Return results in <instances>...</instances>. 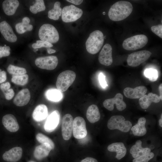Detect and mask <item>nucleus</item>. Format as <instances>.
<instances>
[{"label": "nucleus", "mask_w": 162, "mask_h": 162, "mask_svg": "<svg viewBox=\"0 0 162 162\" xmlns=\"http://www.w3.org/2000/svg\"><path fill=\"white\" fill-rule=\"evenodd\" d=\"M133 10L132 4L129 2L119 1L113 4L108 12L110 19L113 21L122 20L127 17Z\"/></svg>", "instance_id": "nucleus-1"}, {"label": "nucleus", "mask_w": 162, "mask_h": 162, "mask_svg": "<svg viewBox=\"0 0 162 162\" xmlns=\"http://www.w3.org/2000/svg\"><path fill=\"white\" fill-rule=\"evenodd\" d=\"M103 33L98 30H95L90 34L86 43V50L89 53H97L102 47L104 42Z\"/></svg>", "instance_id": "nucleus-2"}, {"label": "nucleus", "mask_w": 162, "mask_h": 162, "mask_svg": "<svg viewBox=\"0 0 162 162\" xmlns=\"http://www.w3.org/2000/svg\"><path fill=\"white\" fill-rule=\"evenodd\" d=\"M38 35L41 40L52 44L57 42L59 40V34L57 30L53 25L50 24L42 25L39 30Z\"/></svg>", "instance_id": "nucleus-3"}, {"label": "nucleus", "mask_w": 162, "mask_h": 162, "mask_svg": "<svg viewBox=\"0 0 162 162\" xmlns=\"http://www.w3.org/2000/svg\"><path fill=\"white\" fill-rule=\"evenodd\" d=\"M107 127L110 130H118L124 133L128 132L132 127L131 122L125 120L124 117L121 115L112 116L108 120Z\"/></svg>", "instance_id": "nucleus-4"}, {"label": "nucleus", "mask_w": 162, "mask_h": 162, "mask_svg": "<svg viewBox=\"0 0 162 162\" xmlns=\"http://www.w3.org/2000/svg\"><path fill=\"white\" fill-rule=\"evenodd\" d=\"M76 77V73L73 71L68 70L62 72L57 78V89L61 92L66 91L74 82Z\"/></svg>", "instance_id": "nucleus-5"}, {"label": "nucleus", "mask_w": 162, "mask_h": 162, "mask_svg": "<svg viewBox=\"0 0 162 162\" xmlns=\"http://www.w3.org/2000/svg\"><path fill=\"white\" fill-rule=\"evenodd\" d=\"M147 37L144 34H139L128 38L122 43L123 48L128 50H134L144 47L148 42Z\"/></svg>", "instance_id": "nucleus-6"}, {"label": "nucleus", "mask_w": 162, "mask_h": 162, "mask_svg": "<svg viewBox=\"0 0 162 162\" xmlns=\"http://www.w3.org/2000/svg\"><path fill=\"white\" fill-rule=\"evenodd\" d=\"M82 10L73 5L64 7L62 10V19L65 22L76 21L82 16Z\"/></svg>", "instance_id": "nucleus-7"}, {"label": "nucleus", "mask_w": 162, "mask_h": 162, "mask_svg": "<svg viewBox=\"0 0 162 162\" xmlns=\"http://www.w3.org/2000/svg\"><path fill=\"white\" fill-rule=\"evenodd\" d=\"M151 54V52L146 50L134 52L128 55L127 59V64L132 67L138 66L148 59Z\"/></svg>", "instance_id": "nucleus-8"}, {"label": "nucleus", "mask_w": 162, "mask_h": 162, "mask_svg": "<svg viewBox=\"0 0 162 162\" xmlns=\"http://www.w3.org/2000/svg\"><path fill=\"white\" fill-rule=\"evenodd\" d=\"M58 60L54 56L40 57L36 58L35 64L38 68L48 70L55 69L57 66Z\"/></svg>", "instance_id": "nucleus-9"}, {"label": "nucleus", "mask_w": 162, "mask_h": 162, "mask_svg": "<svg viewBox=\"0 0 162 162\" xmlns=\"http://www.w3.org/2000/svg\"><path fill=\"white\" fill-rule=\"evenodd\" d=\"M73 133L74 137L76 139H82L86 136L87 132L86 123L82 117L77 116L73 120Z\"/></svg>", "instance_id": "nucleus-10"}, {"label": "nucleus", "mask_w": 162, "mask_h": 162, "mask_svg": "<svg viewBox=\"0 0 162 162\" xmlns=\"http://www.w3.org/2000/svg\"><path fill=\"white\" fill-rule=\"evenodd\" d=\"M114 104H116L118 111H122L126 108V105L123 100V96L122 94L117 93L113 98L106 99L103 103L104 107L110 111L113 110Z\"/></svg>", "instance_id": "nucleus-11"}, {"label": "nucleus", "mask_w": 162, "mask_h": 162, "mask_svg": "<svg viewBox=\"0 0 162 162\" xmlns=\"http://www.w3.org/2000/svg\"><path fill=\"white\" fill-rule=\"evenodd\" d=\"M73 118L70 114H67L63 117L62 124V133L63 139L69 140L73 132Z\"/></svg>", "instance_id": "nucleus-12"}, {"label": "nucleus", "mask_w": 162, "mask_h": 162, "mask_svg": "<svg viewBox=\"0 0 162 162\" xmlns=\"http://www.w3.org/2000/svg\"><path fill=\"white\" fill-rule=\"evenodd\" d=\"M112 48L110 44H105L100 52L98 58L99 62L102 64L108 66L113 62L112 57Z\"/></svg>", "instance_id": "nucleus-13"}, {"label": "nucleus", "mask_w": 162, "mask_h": 162, "mask_svg": "<svg viewBox=\"0 0 162 162\" xmlns=\"http://www.w3.org/2000/svg\"><path fill=\"white\" fill-rule=\"evenodd\" d=\"M0 32L4 38L9 42L14 43L17 40L11 26L6 21L0 22Z\"/></svg>", "instance_id": "nucleus-14"}, {"label": "nucleus", "mask_w": 162, "mask_h": 162, "mask_svg": "<svg viewBox=\"0 0 162 162\" xmlns=\"http://www.w3.org/2000/svg\"><path fill=\"white\" fill-rule=\"evenodd\" d=\"M22 148L19 147H15L5 151L2 154L4 160L7 162H16L21 158Z\"/></svg>", "instance_id": "nucleus-15"}, {"label": "nucleus", "mask_w": 162, "mask_h": 162, "mask_svg": "<svg viewBox=\"0 0 162 162\" xmlns=\"http://www.w3.org/2000/svg\"><path fill=\"white\" fill-rule=\"evenodd\" d=\"M147 89L143 86H137L134 88L126 87L124 88L123 92L127 98L132 99L140 98L146 93Z\"/></svg>", "instance_id": "nucleus-16"}, {"label": "nucleus", "mask_w": 162, "mask_h": 162, "mask_svg": "<svg viewBox=\"0 0 162 162\" xmlns=\"http://www.w3.org/2000/svg\"><path fill=\"white\" fill-rule=\"evenodd\" d=\"M60 119L59 111L55 110L52 112L48 117L44 125L45 130L48 132L54 131L58 125Z\"/></svg>", "instance_id": "nucleus-17"}, {"label": "nucleus", "mask_w": 162, "mask_h": 162, "mask_svg": "<svg viewBox=\"0 0 162 162\" xmlns=\"http://www.w3.org/2000/svg\"><path fill=\"white\" fill-rule=\"evenodd\" d=\"M2 122L4 128L8 131L15 132L17 131L19 126L15 116L11 114H7L4 116Z\"/></svg>", "instance_id": "nucleus-18"}, {"label": "nucleus", "mask_w": 162, "mask_h": 162, "mask_svg": "<svg viewBox=\"0 0 162 162\" xmlns=\"http://www.w3.org/2000/svg\"><path fill=\"white\" fill-rule=\"evenodd\" d=\"M30 98V93L28 89L24 88L16 94L13 100V103L17 106H23L28 103Z\"/></svg>", "instance_id": "nucleus-19"}, {"label": "nucleus", "mask_w": 162, "mask_h": 162, "mask_svg": "<svg viewBox=\"0 0 162 162\" xmlns=\"http://www.w3.org/2000/svg\"><path fill=\"white\" fill-rule=\"evenodd\" d=\"M142 145V141L140 140H137L130 148V153L134 159L139 158L151 152L150 148H143Z\"/></svg>", "instance_id": "nucleus-20"}, {"label": "nucleus", "mask_w": 162, "mask_h": 162, "mask_svg": "<svg viewBox=\"0 0 162 162\" xmlns=\"http://www.w3.org/2000/svg\"><path fill=\"white\" fill-rule=\"evenodd\" d=\"M108 150L110 152H116L115 158L118 160L124 158L127 153V149L124 144L122 142H116L109 145Z\"/></svg>", "instance_id": "nucleus-21"}, {"label": "nucleus", "mask_w": 162, "mask_h": 162, "mask_svg": "<svg viewBox=\"0 0 162 162\" xmlns=\"http://www.w3.org/2000/svg\"><path fill=\"white\" fill-rule=\"evenodd\" d=\"M51 150L52 147L49 144H41L35 147L34 152V155L37 159L41 160L46 157Z\"/></svg>", "instance_id": "nucleus-22"}, {"label": "nucleus", "mask_w": 162, "mask_h": 162, "mask_svg": "<svg viewBox=\"0 0 162 162\" xmlns=\"http://www.w3.org/2000/svg\"><path fill=\"white\" fill-rule=\"evenodd\" d=\"M19 4L17 0H5L2 4V9L6 15L12 16L16 12Z\"/></svg>", "instance_id": "nucleus-23"}, {"label": "nucleus", "mask_w": 162, "mask_h": 162, "mask_svg": "<svg viewBox=\"0 0 162 162\" xmlns=\"http://www.w3.org/2000/svg\"><path fill=\"white\" fill-rule=\"evenodd\" d=\"M146 119L143 117L140 118L137 123L132 127L130 130L135 136H141L145 135L147 130L145 127Z\"/></svg>", "instance_id": "nucleus-24"}, {"label": "nucleus", "mask_w": 162, "mask_h": 162, "mask_svg": "<svg viewBox=\"0 0 162 162\" xmlns=\"http://www.w3.org/2000/svg\"><path fill=\"white\" fill-rule=\"evenodd\" d=\"M48 114V109L46 105L40 104L38 105L35 108L32 114V117L34 120L40 122L44 119Z\"/></svg>", "instance_id": "nucleus-25"}, {"label": "nucleus", "mask_w": 162, "mask_h": 162, "mask_svg": "<svg viewBox=\"0 0 162 162\" xmlns=\"http://www.w3.org/2000/svg\"><path fill=\"white\" fill-rule=\"evenodd\" d=\"M86 116L87 119L91 123L98 121L100 118V115L98 106L95 104L90 106L87 110Z\"/></svg>", "instance_id": "nucleus-26"}, {"label": "nucleus", "mask_w": 162, "mask_h": 162, "mask_svg": "<svg viewBox=\"0 0 162 162\" xmlns=\"http://www.w3.org/2000/svg\"><path fill=\"white\" fill-rule=\"evenodd\" d=\"M157 98L155 94L149 93L148 95L145 94L140 98V105L142 109H146L149 107L152 102L156 103Z\"/></svg>", "instance_id": "nucleus-27"}, {"label": "nucleus", "mask_w": 162, "mask_h": 162, "mask_svg": "<svg viewBox=\"0 0 162 162\" xmlns=\"http://www.w3.org/2000/svg\"><path fill=\"white\" fill-rule=\"evenodd\" d=\"M61 3L59 2H55L53 8L48 12V17L55 20H58L62 15V9L60 7Z\"/></svg>", "instance_id": "nucleus-28"}, {"label": "nucleus", "mask_w": 162, "mask_h": 162, "mask_svg": "<svg viewBox=\"0 0 162 162\" xmlns=\"http://www.w3.org/2000/svg\"><path fill=\"white\" fill-rule=\"evenodd\" d=\"M46 96L48 99L54 102L60 101L62 97V92L55 89L48 90L46 92Z\"/></svg>", "instance_id": "nucleus-29"}, {"label": "nucleus", "mask_w": 162, "mask_h": 162, "mask_svg": "<svg viewBox=\"0 0 162 162\" xmlns=\"http://www.w3.org/2000/svg\"><path fill=\"white\" fill-rule=\"evenodd\" d=\"M46 9L44 1L43 0H35V3L30 7L29 10L32 13L36 14L38 12L44 11Z\"/></svg>", "instance_id": "nucleus-30"}, {"label": "nucleus", "mask_w": 162, "mask_h": 162, "mask_svg": "<svg viewBox=\"0 0 162 162\" xmlns=\"http://www.w3.org/2000/svg\"><path fill=\"white\" fill-rule=\"evenodd\" d=\"M7 70L10 74L13 75H23L27 73V70L25 68L11 64L8 65L7 68Z\"/></svg>", "instance_id": "nucleus-31"}, {"label": "nucleus", "mask_w": 162, "mask_h": 162, "mask_svg": "<svg viewBox=\"0 0 162 162\" xmlns=\"http://www.w3.org/2000/svg\"><path fill=\"white\" fill-rule=\"evenodd\" d=\"M28 76L25 74L21 75H13L11 81L14 83L18 85L23 86L28 82Z\"/></svg>", "instance_id": "nucleus-32"}, {"label": "nucleus", "mask_w": 162, "mask_h": 162, "mask_svg": "<svg viewBox=\"0 0 162 162\" xmlns=\"http://www.w3.org/2000/svg\"><path fill=\"white\" fill-rule=\"evenodd\" d=\"M145 76L151 81H156L158 78V73L157 70L152 68L146 69L144 71Z\"/></svg>", "instance_id": "nucleus-33"}, {"label": "nucleus", "mask_w": 162, "mask_h": 162, "mask_svg": "<svg viewBox=\"0 0 162 162\" xmlns=\"http://www.w3.org/2000/svg\"><path fill=\"white\" fill-rule=\"evenodd\" d=\"M37 140L41 144L48 143L51 146L52 149L54 148L55 145L49 137L41 133L37 134L36 136Z\"/></svg>", "instance_id": "nucleus-34"}, {"label": "nucleus", "mask_w": 162, "mask_h": 162, "mask_svg": "<svg viewBox=\"0 0 162 162\" xmlns=\"http://www.w3.org/2000/svg\"><path fill=\"white\" fill-rule=\"evenodd\" d=\"M53 46L51 43L42 40H37L35 43L32 44V47L34 49L40 48L42 47L50 48Z\"/></svg>", "instance_id": "nucleus-35"}, {"label": "nucleus", "mask_w": 162, "mask_h": 162, "mask_svg": "<svg viewBox=\"0 0 162 162\" xmlns=\"http://www.w3.org/2000/svg\"><path fill=\"white\" fill-rule=\"evenodd\" d=\"M154 153L150 152L145 155L136 158H134L132 160L133 162H148L154 157Z\"/></svg>", "instance_id": "nucleus-36"}, {"label": "nucleus", "mask_w": 162, "mask_h": 162, "mask_svg": "<svg viewBox=\"0 0 162 162\" xmlns=\"http://www.w3.org/2000/svg\"><path fill=\"white\" fill-rule=\"evenodd\" d=\"M10 48L8 46H0V58L9 56L10 54Z\"/></svg>", "instance_id": "nucleus-37"}, {"label": "nucleus", "mask_w": 162, "mask_h": 162, "mask_svg": "<svg viewBox=\"0 0 162 162\" xmlns=\"http://www.w3.org/2000/svg\"><path fill=\"white\" fill-rule=\"evenodd\" d=\"M152 31L158 37L162 38V25L161 24L154 26L151 27Z\"/></svg>", "instance_id": "nucleus-38"}, {"label": "nucleus", "mask_w": 162, "mask_h": 162, "mask_svg": "<svg viewBox=\"0 0 162 162\" xmlns=\"http://www.w3.org/2000/svg\"><path fill=\"white\" fill-rule=\"evenodd\" d=\"M3 92L5 99L8 100L11 99L14 97L15 94L13 89L10 88Z\"/></svg>", "instance_id": "nucleus-39"}, {"label": "nucleus", "mask_w": 162, "mask_h": 162, "mask_svg": "<svg viewBox=\"0 0 162 162\" xmlns=\"http://www.w3.org/2000/svg\"><path fill=\"white\" fill-rule=\"evenodd\" d=\"M105 76L102 73H100L99 75V80L100 84L101 87L105 88L108 86L105 80Z\"/></svg>", "instance_id": "nucleus-40"}, {"label": "nucleus", "mask_w": 162, "mask_h": 162, "mask_svg": "<svg viewBox=\"0 0 162 162\" xmlns=\"http://www.w3.org/2000/svg\"><path fill=\"white\" fill-rule=\"evenodd\" d=\"M15 28L17 32L19 34H23L26 32L21 22L16 23L15 26Z\"/></svg>", "instance_id": "nucleus-41"}, {"label": "nucleus", "mask_w": 162, "mask_h": 162, "mask_svg": "<svg viewBox=\"0 0 162 162\" xmlns=\"http://www.w3.org/2000/svg\"><path fill=\"white\" fill-rule=\"evenodd\" d=\"M11 85L9 82H7L4 83H2L0 85V88L3 92L6 91L10 88Z\"/></svg>", "instance_id": "nucleus-42"}, {"label": "nucleus", "mask_w": 162, "mask_h": 162, "mask_svg": "<svg viewBox=\"0 0 162 162\" xmlns=\"http://www.w3.org/2000/svg\"><path fill=\"white\" fill-rule=\"evenodd\" d=\"M7 79L6 72L4 70L2 71L0 68V83H2L5 82Z\"/></svg>", "instance_id": "nucleus-43"}, {"label": "nucleus", "mask_w": 162, "mask_h": 162, "mask_svg": "<svg viewBox=\"0 0 162 162\" xmlns=\"http://www.w3.org/2000/svg\"><path fill=\"white\" fill-rule=\"evenodd\" d=\"M80 162H98L95 158L88 157L81 160Z\"/></svg>", "instance_id": "nucleus-44"}, {"label": "nucleus", "mask_w": 162, "mask_h": 162, "mask_svg": "<svg viewBox=\"0 0 162 162\" xmlns=\"http://www.w3.org/2000/svg\"><path fill=\"white\" fill-rule=\"evenodd\" d=\"M67 1L74 4L75 5H79L81 4L83 2L82 0H67Z\"/></svg>", "instance_id": "nucleus-45"}, {"label": "nucleus", "mask_w": 162, "mask_h": 162, "mask_svg": "<svg viewBox=\"0 0 162 162\" xmlns=\"http://www.w3.org/2000/svg\"><path fill=\"white\" fill-rule=\"evenodd\" d=\"M159 90L160 92V98L161 100H162V84L161 83L160 84L159 86Z\"/></svg>", "instance_id": "nucleus-46"}, {"label": "nucleus", "mask_w": 162, "mask_h": 162, "mask_svg": "<svg viewBox=\"0 0 162 162\" xmlns=\"http://www.w3.org/2000/svg\"><path fill=\"white\" fill-rule=\"evenodd\" d=\"M47 51L48 53L50 54L56 52V50L50 48H47Z\"/></svg>", "instance_id": "nucleus-47"}, {"label": "nucleus", "mask_w": 162, "mask_h": 162, "mask_svg": "<svg viewBox=\"0 0 162 162\" xmlns=\"http://www.w3.org/2000/svg\"><path fill=\"white\" fill-rule=\"evenodd\" d=\"M159 123L160 126L161 127H162V115L161 114L160 118L159 120Z\"/></svg>", "instance_id": "nucleus-48"}, {"label": "nucleus", "mask_w": 162, "mask_h": 162, "mask_svg": "<svg viewBox=\"0 0 162 162\" xmlns=\"http://www.w3.org/2000/svg\"><path fill=\"white\" fill-rule=\"evenodd\" d=\"M106 14V13L105 12H104L103 13V15H105Z\"/></svg>", "instance_id": "nucleus-49"}, {"label": "nucleus", "mask_w": 162, "mask_h": 162, "mask_svg": "<svg viewBox=\"0 0 162 162\" xmlns=\"http://www.w3.org/2000/svg\"><path fill=\"white\" fill-rule=\"evenodd\" d=\"M28 162H35V161H29Z\"/></svg>", "instance_id": "nucleus-50"}]
</instances>
